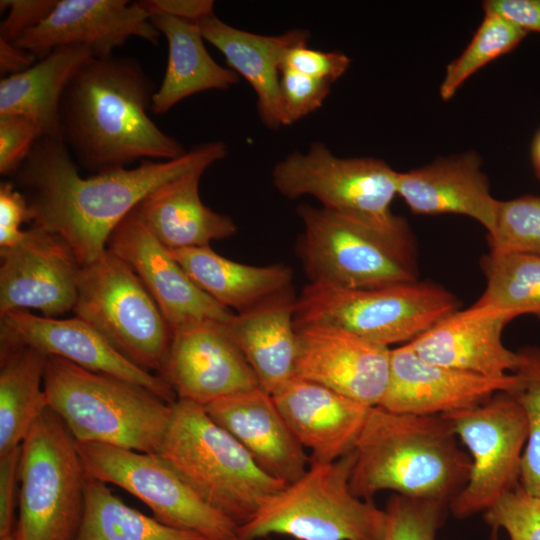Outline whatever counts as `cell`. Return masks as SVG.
<instances>
[{"instance_id": "7c38bea8", "label": "cell", "mask_w": 540, "mask_h": 540, "mask_svg": "<svg viewBox=\"0 0 540 540\" xmlns=\"http://www.w3.org/2000/svg\"><path fill=\"white\" fill-rule=\"evenodd\" d=\"M445 416L471 457L467 483L449 505L453 516L464 519L486 511L520 485L528 420L511 391L498 392L476 407Z\"/></svg>"}, {"instance_id": "8992f818", "label": "cell", "mask_w": 540, "mask_h": 540, "mask_svg": "<svg viewBox=\"0 0 540 540\" xmlns=\"http://www.w3.org/2000/svg\"><path fill=\"white\" fill-rule=\"evenodd\" d=\"M354 450L332 462L309 463L306 472L269 497L237 529L247 540L282 535L296 540H382L386 513L354 495Z\"/></svg>"}, {"instance_id": "83f0119b", "label": "cell", "mask_w": 540, "mask_h": 540, "mask_svg": "<svg viewBox=\"0 0 540 540\" xmlns=\"http://www.w3.org/2000/svg\"><path fill=\"white\" fill-rule=\"evenodd\" d=\"M169 252L203 292L237 313L292 288L293 272L282 264H242L219 255L210 246Z\"/></svg>"}, {"instance_id": "d590c367", "label": "cell", "mask_w": 540, "mask_h": 540, "mask_svg": "<svg viewBox=\"0 0 540 540\" xmlns=\"http://www.w3.org/2000/svg\"><path fill=\"white\" fill-rule=\"evenodd\" d=\"M382 540H436L447 504L395 494L386 508Z\"/></svg>"}, {"instance_id": "7402d4cb", "label": "cell", "mask_w": 540, "mask_h": 540, "mask_svg": "<svg viewBox=\"0 0 540 540\" xmlns=\"http://www.w3.org/2000/svg\"><path fill=\"white\" fill-rule=\"evenodd\" d=\"M270 476L286 485L298 480L310 459L272 395L261 387L234 393L204 406Z\"/></svg>"}, {"instance_id": "c3c4849f", "label": "cell", "mask_w": 540, "mask_h": 540, "mask_svg": "<svg viewBox=\"0 0 540 540\" xmlns=\"http://www.w3.org/2000/svg\"><path fill=\"white\" fill-rule=\"evenodd\" d=\"M231 540H247V539L241 538V537H239V536L237 535L236 537L232 538Z\"/></svg>"}, {"instance_id": "603a6c76", "label": "cell", "mask_w": 540, "mask_h": 540, "mask_svg": "<svg viewBox=\"0 0 540 540\" xmlns=\"http://www.w3.org/2000/svg\"><path fill=\"white\" fill-rule=\"evenodd\" d=\"M272 397L295 438L310 449L309 463L332 462L351 452L371 408L297 378Z\"/></svg>"}, {"instance_id": "f6af8a7d", "label": "cell", "mask_w": 540, "mask_h": 540, "mask_svg": "<svg viewBox=\"0 0 540 540\" xmlns=\"http://www.w3.org/2000/svg\"><path fill=\"white\" fill-rule=\"evenodd\" d=\"M484 13L497 14L527 32L540 33V0H486Z\"/></svg>"}, {"instance_id": "5b68a950", "label": "cell", "mask_w": 540, "mask_h": 540, "mask_svg": "<svg viewBox=\"0 0 540 540\" xmlns=\"http://www.w3.org/2000/svg\"><path fill=\"white\" fill-rule=\"evenodd\" d=\"M44 391L78 442L157 454L172 415V403L150 390L55 356H47Z\"/></svg>"}, {"instance_id": "ab89813d", "label": "cell", "mask_w": 540, "mask_h": 540, "mask_svg": "<svg viewBox=\"0 0 540 540\" xmlns=\"http://www.w3.org/2000/svg\"><path fill=\"white\" fill-rule=\"evenodd\" d=\"M350 64L351 59L341 51H321L300 44L285 52L281 68L295 70L332 86Z\"/></svg>"}, {"instance_id": "e0dca14e", "label": "cell", "mask_w": 540, "mask_h": 540, "mask_svg": "<svg viewBox=\"0 0 540 540\" xmlns=\"http://www.w3.org/2000/svg\"><path fill=\"white\" fill-rule=\"evenodd\" d=\"M28 346L46 356L60 357L90 371L112 375L140 385L168 403L177 398L160 376L121 355L93 327L78 317L38 316L29 310L0 315V347Z\"/></svg>"}, {"instance_id": "e575fe53", "label": "cell", "mask_w": 540, "mask_h": 540, "mask_svg": "<svg viewBox=\"0 0 540 540\" xmlns=\"http://www.w3.org/2000/svg\"><path fill=\"white\" fill-rule=\"evenodd\" d=\"M488 242L491 250L540 256V196L524 195L499 201Z\"/></svg>"}, {"instance_id": "4fadbf2b", "label": "cell", "mask_w": 540, "mask_h": 540, "mask_svg": "<svg viewBox=\"0 0 540 540\" xmlns=\"http://www.w3.org/2000/svg\"><path fill=\"white\" fill-rule=\"evenodd\" d=\"M75 442L88 477L126 490L148 506L158 521L210 540L237 536L238 526L204 502L158 454Z\"/></svg>"}, {"instance_id": "74e56055", "label": "cell", "mask_w": 540, "mask_h": 540, "mask_svg": "<svg viewBox=\"0 0 540 540\" xmlns=\"http://www.w3.org/2000/svg\"><path fill=\"white\" fill-rule=\"evenodd\" d=\"M279 87L283 126L292 125L318 110L331 89L328 83L288 68L280 70Z\"/></svg>"}, {"instance_id": "9c48e42d", "label": "cell", "mask_w": 540, "mask_h": 540, "mask_svg": "<svg viewBox=\"0 0 540 540\" xmlns=\"http://www.w3.org/2000/svg\"><path fill=\"white\" fill-rule=\"evenodd\" d=\"M87 478L75 439L47 408L20 446L15 540H74Z\"/></svg>"}, {"instance_id": "f35d334b", "label": "cell", "mask_w": 540, "mask_h": 540, "mask_svg": "<svg viewBox=\"0 0 540 540\" xmlns=\"http://www.w3.org/2000/svg\"><path fill=\"white\" fill-rule=\"evenodd\" d=\"M41 136L38 126L22 115H0V174L12 177Z\"/></svg>"}, {"instance_id": "6da1fadb", "label": "cell", "mask_w": 540, "mask_h": 540, "mask_svg": "<svg viewBox=\"0 0 540 540\" xmlns=\"http://www.w3.org/2000/svg\"><path fill=\"white\" fill-rule=\"evenodd\" d=\"M227 154L224 142L209 141L176 159L144 160L83 178L61 138L40 136L11 181L28 202L31 227L61 237L82 266L107 250L113 230L149 193Z\"/></svg>"}, {"instance_id": "30bf717a", "label": "cell", "mask_w": 540, "mask_h": 540, "mask_svg": "<svg viewBox=\"0 0 540 540\" xmlns=\"http://www.w3.org/2000/svg\"><path fill=\"white\" fill-rule=\"evenodd\" d=\"M72 311L130 362L161 372L172 330L137 275L110 251L81 266Z\"/></svg>"}, {"instance_id": "4dcf8cb0", "label": "cell", "mask_w": 540, "mask_h": 540, "mask_svg": "<svg viewBox=\"0 0 540 540\" xmlns=\"http://www.w3.org/2000/svg\"><path fill=\"white\" fill-rule=\"evenodd\" d=\"M47 356L28 346L0 347V455L21 446L48 408Z\"/></svg>"}, {"instance_id": "d4e9b609", "label": "cell", "mask_w": 540, "mask_h": 540, "mask_svg": "<svg viewBox=\"0 0 540 540\" xmlns=\"http://www.w3.org/2000/svg\"><path fill=\"white\" fill-rule=\"evenodd\" d=\"M199 25L204 40L216 47L229 68L255 91L262 123L278 130L283 126L279 87L282 60L289 48L307 44L310 32L296 28L281 35H261L233 27L215 14L200 21Z\"/></svg>"}, {"instance_id": "d6986e66", "label": "cell", "mask_w": 540, "mask_h": 540, "mask_svg": "<svg viewBox=\"0 0 540 540\" xmlns=\"http://www.w3.org/2000/svg\"><path fill=\"white\" fill-rule=\"evenodd\" d=\"M295 378L314 382L367 406H378L389 380L388 346L326 327L296 328Z\"/></svg>"}, {"instance_id": "d6a6232c", "label": "cell", "mask_w": 540, "mask_h": 540, "mask_svg": "<svg viewBox=\"0 0 540 540\" xmlns=\"http://www.w3.org/2000/svg\"><path fill=\"white\" fill-rule=\"evenodd\" d=\"M486 287L476 301L512 313L540 318V256L491 250L483 260Z\"/></svg>"}, {"instance_id": "7bdbcfd3", "label": "cell", "mask_w": 540, "mask_h": 540, "mask_svg": "<svg viewBox=\"0 0 540 540\" xmlns=\"http://www.w3.org/2000/svg\"><path fill=\"white\" fill-rule=\"evenodd\" d=\"M20 447L0 455V536L15 530L16 487L19 481Z\"/></svg>"}, {"instance_id": "f1b7e54d", "label": "cell", "mask_w": 540, "mask_h": 540, "mask_svg": "<svg viewBox=\"0 0 540 540\" xmlns=\"http://www.w3.org/2000/svg\"><path fill=\"white\" fill-rule=\"evenodd\" d=\"M168 42V62L151 110L161 115L185 98L208 90H226L239 82L230 68L219 65L208 53L199 23L167 15L150 18Z\"/></svg>"}, {"instance_id": "cb8c5ba5", "label": "cell", "mask_w": 540, "mask_h": 540, "mask_svg": "<svg viewBox=\"0 0 540 540\" xmlns=\"http://www.w3.org/2000/svg\"><path fill=\"white\" fill-rule=\"evenodd\" d=\"M397 193L414 214L465 215L488 233L494 228L499 200L492 196L481 156L473 150L399 172Z\"/></svg>"}, {"instance_id": "5bb4252c", "label": "cell", "mask_w": 540, "mask_h": 540, "mask_svg": "<svg viewBox=\"0 0 540 540\" xmlns=\"http://www.w3.org/2000/svg\"><path fill=\"white\" fill-rule=\"evenodd\" d=\"M107 250L137 275L172 331L205 321L226 323L234 314L189 278L135 208L113 230Z\"/></svg>"}, {"instance_id": "44dd1931", "label": "cell", "mask_w": 540, "mask_h": 540, "mask_svg": "<svg viewBox=\"0 0 540 540\" xmlns=\"http://www.w3.org/2000/svg\"><path fill=\"white\" fill-rule=\"evenodd\" d=\"M516 318L512 313L475 302L456 310L409 342L423 360L487 377L515 372L518 352L502 341L505 326Z\"/></svg>"}, {"instance_id": "60d3db41", "label": "cell", "mask_w": 540, "mask_h": 540, "mask_svg": "<svg viewBox=\"0 0 540 540\" xmlns=\"http://www.w3.org/2000/svg\"><path fill=\"white\" fill-rule=\"evenodd\" d=\"M58 0H1L0 11L8 10L0 24V38L14 43L39 26L53 11Z\"/></svg>"}, {"instance_id": "4316f807", "label": "cell", "mask_w": 540, "mask_h": 540, "mask_svg": "<svg viewBox=\"0 0 540 540\" xmlns=\"http://www.w3.org/2000/svg\"><path fill=\"white\" fill-rule=\"evenodd\" d=\"M205 171L196 169L168 181L135 207L147 229L168 250L209 246L237 232L230 216L201 201L199 183Z\"/></svg>"}, {"instance_id": "52a82bcc", "label": "cell", "mask_w": 540, "mask_h": 540, "mask_svg": "<svg viewBox=\"0 0 540 540\" xmlns=\"http://www.w3.org/2000/svg\"><path fill=\"white\" fill-rule=\"evenodd\" d=\"M399 172L374 157H338L322 142L277 162L272 181L289 199L311 196L322 208L411 251L406 222L393 214Z\"/></svg>"}, {"instance_id": "ee69618b", "label": "cell", "mask_w": 540, "mask_h": 540, "mask_svg": "<svg viewBox=\"0 0 540 540\" xmlns=\"http://www.w3.org/2000/svg\"><path fill=\"white\" fill-rule=\"evenodd\" d=\"M137 3L150 18L154 15H167L199 23L214 15L212 0H140Z\"/></svg>"}, {"instance_id": "7dc6e473", "label": "cell", "mask_w": 540, "mask_h": 540, "mask_svg": "<svg viewBox=\"0 0 540 540\" xmlns=\"http://www.w3.org/2000/svg\"><path fill=\"white\" fill-rule=\"evenodd\" d=\"M0 540H15L14 532L5 536H0Z\"/></svg>"}, {"instance_id": "7a4b0ae2", "label": "cell", "mask_w": 540, "mask_h": 540, "mask_svg": "<svg viewBox=\"0 0 540 540\" xmlns=\"http://www.w3.org/2000/svg\"><path fill=\"white\" fill-rule=\"evenodd\" d=\"M155 84L131 57H92L62 94L60 138L94 174L139 160H172L187 150L150 118Z\"/></svg>"}, {"instance_id": "1f68e13d", "label": "cell", "mask_w": 540, "mask_h": 540, "mask_svg": "<svg viewBox=\"0 0 540 540\" xmlns=\"http://www.w3.org/2000/svg\"><path fill=\"white\" fill-rule=\"evenodd\" d=\"M74 540L210 539L193 531L168 526L141 513L118 498L108 484L88 477L83 516Z\"/></svg>"}, {"instance_id": "277c9868", "label": "cell", "mask_w": 540, "mask_h": 540, "mask_svg": "<svg viewBox=\"0 0 540 540\" xmlns=\"http://www.w3.org/2000/svg\"><path fill=\"white\" fill-rule=\"evenodd\" d=\"M210 507L238 527L286 486L267 474L204 406L176 399L157 453Z\"/></svg>"}, {"instance_id": "9a60e30c", "label": "cell", "mask_w": 540, "mask_h": 540, "mask_svg": "<svg viewBox=\"0 0 540 540\" xmlns=\"http://www.w3.org/2000/svg\"><path fill=\"white\" fill-rule=\"evenodd\" d=\"M0 256V315L35 309L57 318L73 310L81 265L61 237L31 227Z\"/></svg>"}, {"instance_id": "8fae6325", "label": "cell", "mask_w": 540, "mask_h": 540, "mask_svg": "<svg viewBox=\"0 0 540 540\" xmlns=\"http://www.w3.org/2000/svg\"><path fill=\"white\" fill-rule=\"evenodd\" d=\"M298 252L313 283L372 289L417 281L411 251L322 207L297 208Z\"/></svg>"}, {"instance_id": "836d02e7", "label": "cell", "mask_w": 540, "mask_h": 540, "mask_svg": "<svg viewBox=\"0 0 540 540\" xmlns=\"http://www.w3.org/2000/svg\"><path fill=\"white\" fill-rule=\"evenodd\" d=\"M527 33L497 14L484 13L481 24L466 48L446 66L439 87L441 99L449 101L453 98L467 79L516 48Z\"/></svg>"}, {"instance_id": "ffe728a7", "label": "cell", "mask_w": 540, "mask_h": 540, "mask_svg": "<svg viewBox=\"0 0 540 540\" xmlns=\"http://www.w3.org/2000/svg\"><path fill=\"white\" fill-rule=\"evenodd\" d=\"M161 33L136 2L128 0H58L51 14L13 44L37 61L57 47L86 46L93 57L113 55L131 37L158 45Z\"/></svg>"}, {"instance_id": "ba28073f", "label": "cell", "mask_w": 540, "mask_h": 540, "mask_svg": "<svg viewBox=\"0 0 540 540\" xmlns=\"http://www.w3.org/2000/svg\"><path fill=\"white\" fill-rule=\"evenodd\" d=\"M458 307L452 293L430 282L372 289L310 282L296 298L294 323L344 330L389 347L411 342Z\"/></svg>"}, {"instance_id": "bcb514c9", "label": "cell", "mask_w": 540, "mask_h": 540, "mask_svg": "<svg viewBox=\"0 0 540 540\" xmlns=\"http://www.w3.org/2000/svg\"><path fill=\"white\" fill-rule=\"evenodd\" d=\"M37 62L36 57L0 38V75L1 78L22 73Z\"/></svg>"}, {"instance_id": "2e32d148", "label": "cell", "mask_w": 540, "mask_h": 540, "mask_svg": "<svg viewBox=\"0 0 540 540\" xmlns=\"http://www.w3.org/2000/svg\"><path fill=\"white\" fill-rule=\"evenodd\" d=\"M160 376L177 399L202 406L259 386L225 323L205 321L172 331Z\"/></svg>"}, {"instance_id": "484cf974", "label": "cell", "mask_w": 540, "mask_h": 540, "mask_svg": "<svg viewBox=\"0 0 540 540\" xmlns=\"http://www.w3.org/2000/svg\"><path fill=\"white\" fill-rule=\"evenodd\" d=\"M295 307L296 297L291 288L233 314L225 323L259 386L270 395L295 378L298 353Z\"/></svg>"}, {"instance_id": "3957f363", "label": "cell", "mask_w": 540, "mask_h": 540, "mask_svg": "<svg viewBox=\"0 0 540 540\" xmlns=\"http://www.w3.org/2000/svg\"><path fill=\"white\" fill-rule=\"evenodd\" d=\"M445 415L370 408L354 446L350 488L372 501L379 491L450 505L467 483L471 457Z\"/></svg>"}, {"instance_id": "8d00e7d4", "label": "cell", "mask_w": 540, "mask_h": 540, "mask_svg": "<svg viewBox=\"0 0 540 540\" xmlns=\"http://www.w3.org/2000/svg\"><path fill=\"white\" fill-rule=\"evenodd\" d=\"M483 518L493 534L503 529L510 540H540V498L521 485L484 511Z\"/></svg>"}, {"instance_id": "f546056e", "label": "cell", "mask_w": 540, "mask_h": 540, "mask_svg": "<svg viewBox=\"0 0 540 540\" xmlns=\"http://www.w3.org/2000/svg\"><path fill=\"white\" fill-rule=\"evenodd\" d=\"M92 57L86 46H61L26 71L1 78L0 115H22L38 126L41 136L60 138L62 94L74 73Z\"/></svg>"}, {"instance_id": "b9f144b4", "label": "cell", "mask_w": 540, "mask_h": 540, "mask_svg": "<svg viewBox=\"0 0 540 540\" xmlns=\"http://www.w3.org/2000/svg\"><path fill=\"white\" fill-rule=\"evenodd\" d=\"M24 222H31V213L25 196L12 181L0 184V249L17 245L25 236Z\"/></svg>"}, {"instance_id": "ac0fdd59", "label": "cell", "mask_w": 540, "mask_h": 540, "mask_svg": "<svg viewBox=\"0 0 540 540\" xmlns=\"http://www.w3.org/2000/svg\"><path fill=\"white\" fill-rule=\"evenodd\" d=\"M516 374L487 377L429 363L409 343L390 352L389 380L378 406L396 413L446 415L476 407L501 391H516Z\"/></svg>"}]
</instances>
